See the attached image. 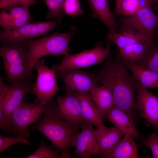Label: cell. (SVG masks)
Masks as SVG:
<instances>
[{"mask_svg":"<svg viewBox=\"0 0 158 158\" xmlns=\"http://www.w3.org/2000/svg\"><path fill=\"white\" fill-rule=\"evenodd\" d=\"M107 40L115 44L119 50L134 44L148 42L142 35L125 30H121L119 33L115 31L109 32Z\"/></svg>","mask_w":158,"mask_h":158,"instance_id":"cell-23","label":"cell"},{"mask_svg":"<svg viewBox=\"0 0 158 158\" xmlns=\"http://www.w3.org/2000/svg\"><path fill=\"white\" fill-rule=\"evenodd\" d=\"M34 68L37 71V76L32 91L41 103L45 104L53 101L52 98L60 90L54 71L47 66L43 59L38 61Z\"/></svg>","mask_w":158,"mask_h":158,"instance_id":"cell-8","label":"cell"},{"mask_svg":"<svg viewBox=\"0 0 158 158\" xmlns=\"http://www.w3.org/2000/svg\"><path fill=\"white\" fill-rule=\"evenodd\" d=\"M0 77V110L9 121L13 111L22 102L25 95L32 91L31 81L14 83L9 85Z\"/></svg>","mask_w":158,"mask_h":158,"instance_id":"cell-10","label":"cell"},{"mask_svg":"<svg viewBox=\"0 0 158 158\" xmlns=\"http://www.w3.org/2000/svg\"><path fill=\"white\" fill-rule=\"evenodd\" d=\"M76 30V28L73 26L67 33L46 35L39 39L23 42L27 49L28 60L30 68L32 69L34 68L35 63L45 56H60L68 54L70 41Z\"/></svg>","mask_w":158,"mask_h":158,"instance_id":"cell-4","label":"cell"},{"mask_svg":"<svg viewBox=\"0 0 158 158\" xmlns=\"http://www.w3.org/2000/svg\"><path fill=\"white\" fill-rule=\"evenodd\" d=\"M55 106L53 102L40 120L31 128L39 131L46 137L60 153L62 158H68L79 129L60 118L56 112Z\"/></svg>","mask_w":158,"mask_h":158,"instance_id":"cell-2","label":"cell"},{"mask_svg":"<svg viewBox=\"0 0 158 158\" xmlns=\"http://www.w3.org/2000/svg\"><path fill=\"white\" fill-rule=\"evenodd\" d=\"M59 23L51 21L31 22L13 30L6 31L2 30L0 32V41L3 43L24 42L34 39L46 35Z\"/></svg>","mask_w":158,"mask_h":158,"instance_id":"cell-11","label":"cell"},{"mask_svg":"<svg viewBox=\"0 0 158 158\" xmlns=\"http://www.w3.org/2000/svg\"><path fill=\"white\" fill-rule=\"evenodd\" d=\"M63 8L66 14L73 18L85 12L81 8L79 0H65Z\"/></svg>","mask_w":158,"mask_h":158,"instance_id":"cell-30","label":"cell"},{"mask_svg":"<svg viewBox=\"0 0 158 158\" xmlns=\"http://www.w3.org/2000/svg\"><path fill=\"white\" fill-rule=\"evenodd\" d=\"M52 68L56 76L63 82L66 93L90 92L100 84L97 75L93 73L78 69L61 70L56 65H53Z\"/></svg>","mask_w":158,"mask_h":158,"instance_id":"cell-9","label":"cell"},{"mask_svg":"<svg viewBox=\"0 0 158 158\" xmlns=\"http://www.w3.org/2000/svg\"><path fill=\"white\" fill-rule=\"evenodd\" d=\"M117 59L125 64L131 71L133 77L142 87L147 89L158 87V73L121 58L117 57Z\"/></svg>","mask_w":158,"mask_h":158,"instance_id":"cell-20","label":"cell"},{"mask_svg":"<svg viewBox=\"0 0 158 158\" xmlns=\"http://www.w3.org/2000/svg\"><path fill=\"white\" fill-rule=\"evenodd\" d=\"M29 6H14L1 9L0 26L2 30L6 31L13 30L32 22Z\"/></svg>","mask_w":158,"mask_h":158,"instance_id":"cell-14","label":"cell"},{"mask_svg":"<svg viewBox=\"0 0 158 158\" xmlns=\"http://www.w3.org/2000/svg\"><path fill=\"white\" fill-rule=\"evenodd\" d=\"M25 158H62L60 153L48 146L43 141L38 149Z\"/></svg>","mask_w":158,"mask_h":158,"instance_id":"cell-28","label":"cell"},{"mask_svg":"<svg viewBox=\"0 0 158 158\" xmlns=\"http://www.w3.org/2000/svg\"><path fill=\"white\" fill-rule=\"evenodd\" d=\"M79 101L81 115L85 122L97 128L104 126V118L92 101L90 92H75Z\"/></svg>","mask_w":158,"mask_h":158,"instance_id":"cell-17","label":"cell"},{"mask_svg":"<svg viewBox=\"0 0 158 158\" xmlns=\"http://www.w3.org/2000/svg\"><path fill=\"white\" fill-rule=\"evenodd\" d=\"M19 143H23L26 145L30 144L27 138L22 136L9 137L0 135V154L11 146Z\"/></svg>","mask_w":158,"mask_h":158,"instance_id":"cell-29","label":"cell"},{"mask_svg":"<svg viewBox=\"0 0 158 158\" xmlns=\"http://www.w3.org/2000/svg\"><path fill=\"white\" fill-rule=\"evenodd\" d=\"M134 138L124 137L114 146L101 155L102 158H137L138 147Z\"/></svg>","mask_w":158,"mask_h":158,"instance_id":"cell-18","label":"cell"},{"mask_svg":"<svg viewBox=\"0 0 158 158\" xmlns=\"http://www.w3.org/2000/svg\"><path fill=\"white\" fill-rule=\"evenodd\" d=\"M145 145L151 149L152 156L151 158H158V136L154 134H152L146 140L142 142Z\"/></svg>","mask_w":158,"mask_h":158,"instance_id":"cell-32","label":"cell"},{"mask_svg":"<svg viewBox=\"0 0 158 158\" xmlns=\"http://www.w3.org/2000/svg\"><path fill=\"white\" fill-rule=\"evenodd\" d=\"M136 63L158 73V46L152 44L144 57Z\"/></svg>","mask_w":158,"mask_h":158,"instance_id":"cell-27","label":"cell"},{"mask_svg":"<svg viewBox=\"0 0 158 158\" xmlns=\"http://www.w3.org/2000/svg\"><path fill=\"white\" fill-rule=\"evenodd\" d=\"M107 117L124 135H128L137 139L141 138L132 116L128 113L114 105L108 111Z\"/></svg>","mask_w":158,"mask_h":158,"instance_id":"cell-16","label":"cell"},{"mask_svg":"<svg viewBox=\"0 0 158 158\" xmlns=\"http://www.w3.org/2000/svg\"><path fill=\"white\" fill-rule=\"evenodd\" d=\"M157 35H158V31L157 32Z\"/></svg>","mask_w":158,"mask_h":158,"instance_id":"cell-36","label":"cell"},{"mask_svg":"<svg viewBox=\"0 0 158 158\" xmlns=\"http://www.w3.org/2000/svg\"><path fill=\"white\" fill-rule=\"evenodd\" d=\"M65 0H47L43 1L48 9L46 17L50 21L59 23L65 15L63 4Z\"/></svg>","mask_w":158,"mask_h":158,"instance_id":"cell-26","label":"cell"},{"mask_svg":"<svg viewBox=\"0 0 158 158\" xmlns=\"http://www.w3.org/2000/svg\"><path fill=\"white\" fill-rule=\"evenodd\" d=\"M91 99L104 119L109 110L114 105L112 93L107 86L102 85L93 88L90 92Z\"/></svg>","mask_w":158,"mask_h":158,"instance_id":"cell-21","label":"cell"},{"mask_svg":"<svg viewBox=\"0 0 158 158\" xmlns=\"http://www.w3.org/2000/svg\"><path fill=\"white\" fill-rule=\"evenodd\" d=\"M128 69L118 59H110L97 75L100 83L111 92L114 105L132 116L135 108V93L138 82Z\"/></svg>","mask_w":158,"mask_h":158,"instance_id":"cell-1","label":"cell"},{"mask_svg":"<svg viewBox=\"0 0 158 158\" xmlns=\"http://www.w3.org/2000/svg\"><path fill=\"white\" fill-rule=\"evenodd\" d=\"M121 30L130 31L143 35L149 42H153L155 32L158 26V15L152 7L143 8L120 20Z\"/></svg>","mask_w":158,"mask_h":158,"instance_id":"cell-6","label":"cell"},{"mask_svg":"<svg viewBox=\"0 0 158 158\" xmlns=\"http://www.w3.org/2000/svg\"><path fill=\"white\" fill-rule=\"evenodd\" d=\"M92 16L99 19L106 26L109 32L115 31L117 26L114 15L111 12L109 0H87Z\"/></svg>","mask_w":158,"mask_h":158,"instance_id":"cell-22","label":"cell"},{"mask_svg":"<svg viewBox=\"0 0 158 158\" xmlns=\"http://www.w3.org/2000/svg\"><path fill=\"white\" fill-rule=\"evenodd\" d=\"M92 125L85 122L82 126L81 131L78 133L75 142V155L83 158H89L91 156L97 155L99 146Z\"/></svg>","mask_w":158,"mask_h":158,"instance_id":"cell-15","label":"cell"},{"mask_svg":"<svg viewBox=\"0 0 158 158\" xmlns=\"http://www.w3.org/2000/svg\"><path fill=\"white\" fill-rule=\"evenodd\" d=\"M0 55L7 79L11 83L31 81L35 78L29 64L23 42L2 43Z\"/></svg>","mask_w":158,"mask_h":158,"instance_id":"cell-3","label":"cell"},{"mask_svg":"<svg viewBox=\"0 0 158 158\" xmlns=\"http://www.w3.org/2000/svg\"><path fill=\"white\" fill-rule=\"evenodd\" d=\"M45 0H43V1H45Z\"/></svg>","mask_w":158,"mask_h":158,"instance_id":"cell-35","label":"cell"},{"mask_svg":"<svg viewBox=\"0 0 158 158\" xmlns=\"http://www.w3.org/2000/svg\"><path fill=\"white\" fill-rule=\"evenodd\" d=\"M121 0H116V5H118Z\"/></svg>","mask_w":158,"mask_h":158,"instance_id":"cell-34","label":"cell"},{"mask_svg":"<svg viewBox=\"0 0 158 158\" xmlns=\"http://www.w3.org/2000/svg\"><path fill=\"white\" fill-rule=\"evenodd\" d=\"M155 0H121L116 5L115 13L119 15L129 16L147 7H152Z\"/></svg>","mask_w":158,"mask_h":158,"instance_id":"cell-25","label":"cell"},{"mask_svg":"<svg viewBox=\"0 0 158 158\" xmlns=\"http://www.w3.org/2000/svg\"><path fill=\"white\" fill-rule=\"evenodd\" d=\"M55 110L61 119L81 128L85 122L81 113L79 101L75 92L66 93L59 96L56 100Z\"/></svg>","mask_w":158,"mask_h":158,"instance_id":"cell-12","label":"cell"},{"mask_svg":"<svg viewBox=\"0 0 158 158\" xmlns=\"http://www.w3.org/2000/svg\"><path fill=\"white\" fill-rule=\"evenodd\" d=\"M153 42H142L131 44L119 50L117 57L131 63H137L144 57L150 46Z\"/></svg>","mask_w":158,"mask_h":158,"instance_id":"cell-24","label":"cell"},{"mask_svg":"<svg viewBox=\"0 0 158 158\" xmlns=\"http://www.w3.org/2000/svg\"><path fill=\"white\" fill-rule=\"evenodd\" d=\"M52 102L43 104L37 99L32 103L22 102L11 116L10 122L13 135L28 138V127L40 120Z\"/></svg>","mask_w":158,"mask_h":158,"instance_id":"cell-5","label":"cell"},{"mask_svg":"<svg viewBox=\"0 0 158 158\" xmlns=\"http://www.w3.org/2000/svg\"><path fill=\"white\" fill-rule=\"evenodd\" d=\"M137 90L135 108L148 122L158 127V97L138 82Z\"/></svg>","mask_w":158,"mask_h":158,"instance_id":"cell-13","label":"cell"},{"mask_svg":"<svg viewBox=\"0 0 158 158\" xmlns=\"http://www.w3.org/2000/svg\"><path fill=\"white\" fill-rule=\"evenodd\" d=\"M37 3V0H0V9L14 6H29Z\"/></svg>","mask_w":158,"mask_h":158,"instance_id":"cell-31","label":"cell"},{"mask_svg":"<svg viewBox=\"0 0 158 158\" xmlns=\"http://www.w3.org/2000/svg\"><path fill=\"white\" fill-rule=\"evenodd\" d=\"M96 141L99 146L97 155L102 154L121 139L123 133L117 127L105 126L94 130Z\"/></svg>","mask_w":158,"mask_h":158,"instance_id":"cell-19","label":"cell"},{"mask_svg":"<svg viewBox=\"0 0 158 158\" xmlns=\"http://www.w3.org/2000/svg\"><path fill=\"white\" fill-rule=\"evenodd\" d=\"M110 42L107 41L104 47L100 43L92 49L77 54L65 55L60 64L56 65L61 70L78 69L100 63L110 55Z\"/></svg>","mask_w":158,"mask_h":158,"instance_id":"cell-7","label":"cell"},{"mask_svg":"<svg viewBox=\"0 0 158 158\" xmlns=\"http://www.w3.org/2000/svg\"><path fill=\"white\" fill-rule=\"evenodd\" d=\"M0 127L6 133L13 134L10 122L1 110H0Z\"/></svg>","mask_w":158,"mask_h":158,"instance_id":"cell-33","label":"cell"}]
</instances>
